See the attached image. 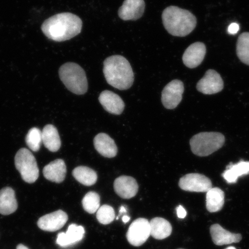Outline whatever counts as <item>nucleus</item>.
<instances>
[{"label":"nucleus","mask_w":249,"mask_h":249,"mask_svg":"<svg viewBox=\"0 0 249 249\" xmlns=\"http://www.w3.org/2000/svg\"><path fill=\"white\" fill-rule=\"evenodd\" d=\"M83 22L77 15L65 12L53 16L43 23L41 29L47 38L63 42L79 35Z\"/></svg>","instance_id":"nucleus-1"},{"label":"nucleus","mask_w":249,"mask_h":249,"mask_svg":"<svg viewBox=\"0 0 249 249\" xmlns=\"http://www.w3.org/2000/svg\"><path fill=\"white\" fill-rule=\"evenodd\" d=\"M104 75L108 85L120 90L130 88L134 82V73L128 61L122 55H112L104 62Z\"/></svg>","instance_id":"nucleus-2"},{"label":"nucleus","mask_w":249,"mask_h":249,"mask_svg":"<svg viewBox=\"0 0 249 249\" xmlns=\"http://www.w3.org/2000/svg\"><path fill=\"white\" fill-rule=\"evenodd\" d=\"M162 21L168 33L175 36H188L197 25V18L194 14L176 6H170L164 9Z\"/></svg>","instance_id":"nucleus-3"},{"label":"nucleus","mask_w":249,"mask_h":249,"mask_svg":"<svg viewBox=\"0 0 249 249\" xmlns=\"http://www.w3.org/2000/svg\"><path fill=\"white\" fill-rule=\"evenodd\" d=\"M62 82L71 92L76 95L85 94L88 90V81L85 70L74 62H67L59 70Z\"/></svg>","instance_id":"nucleus-4"},{"label":"nucleus","mask_w":249,"mask_h":249,"mask_svg":"<svg viewBox=\"0 0 249 249\" xmlns=\"http://www.w3.org/2000/svg\"><path fill=\"white\" fill-rule=\"evenodd\" d=\"M225 137L217 132H202L192 137L190 141L192 151L198 157H207L222 148Z\"/></svg>","instance_id":"nucleus-5"},{"label":"nucleus","mask_w":249,"mask_h":249,"mask_svg":"<svg viewBox=\"0 0 249 249\" xmlns=\"http://www.w3.org/2000/svg\"><path fill=\"white\" fill-rule=\"evenodd\" d=\"M16 168L25 182L33 183L38 179L39 169L35 157L26 148L18 150L15 158Z\"/></svg>","instance_id":"nucleus-6"},{"label":"nucleus","mask_w":249,"mask_h":249,"mask_svg":"<svg viewBox=\"0 0 249 249\" xmlns=\"http://www.w3.org/2000/svg\"><path fill=\"white\" fill-rule=\"evenodd\" d=\"M150 235L149 221L144 218H139L130 225L126 233V238L129 244L134 247H140L147 241Z\"/></svg>","instance_id":"nucleus-7"},{"label":"nucleus","mask_w":249,"mask_h":249,"mask_svg":"<svg viewBox=\"0 0 249 249\" xmlns=\"http://www.w3.org/2000/svg\"><path fill=\"white\" fill-rule=\"evenodd\" d=\"M179 188L183 191L191 192H207L213 188V183L208 177L202 174H186L179 181Z\"/></svg>","instance_id":"nucleus-8"},{"label":"nucleus","mask_w":249,"mask_h":249,"mask_svg":"<svg viewBox=\"0 0 249 249\" xmlns=\"http://www.w3.org/2000/svg\"><path fill=\"white\" fill-rule=\"evenodd\" d=\"M184 85L182 81L174 80L164 87L161 93V102L165 108L174 109L182 99Z\"/></svg>","instance_id":"nucleus-9"},{"label":"nucleus","mask_w":249,"mask_h":249,"mask_svg":"<svg viewBox=\"0 0 249 249\" xmlns=\"http://www.w3.org/2000/svg\"><path fill=\"white\" fill-rule=\"evenodd\" d=\"M197 89L205 95L214 94L222 91L224 88V82L222 77L213 70L206 71L205 76L199 81Z\"/></svg>","instance_id":"nucleus-10"},{"label":"nucleus","mask_w":249,"mask_h":249,"mask_svg":"<svg viewBox=\"0 0 249 249\" xmlns=\"http://www.w3.org/2000/svg\"><path fill=\"white\" fill-rule=\"evenodd\" d=\"M68 219L67 214L63 211L58 210L40 217L38 226L43 231L54 232L62 228Z\"/></svg>","instance_id":"nucleus-11"},{"label":"nucleus","mask_w":249,"mask_h":249,"mask_svg":"<svg viewBox=\"0 0 249 249\" xmlns=\"http://www.w3.org/2000/svg\"><path fill=\"white\" fill-rule=\"evenodd\" d=\"M206 46L202 42H195L190 45L183 55L182 60L185 66L194 69L203 61L206 54Z\"/></svg>","instance_id":"nucleus-12"},{"label":"nucleus","mask_w":249,"mask_h":249,"mask_svg":"<svg viewBox=\"0 0 249 249\" xmlns=\"http://www.w3.org/2000/svg\"><path fill=\"white\" fill-rule=\"evenodd\" d=\"M145 6L144 0H124L118 16L123 20H138L144 14Z\"/></svg>","instance_id":"nucleus-13"},{"label":"nucleus","mask_w":249,"mask_h":249,"mask_svg":"<svg viewBox=\"0 0 249 249\" xmlns=\"http://www.w3.org/2000/svg\"><path fill=\"white\" fill-rule=\"evenodd\" d=\"M114 191L120 197L132 198L138 194L139 185L136 180L132 177L121 176L115 180Z\"/></svg>","instance_id":"nucleus-14"},{"label":"nucleus","mask_w":249,"mask_h":249,"mask_svg":"<svg viewBox=\"0 0 249 249\" xmlns=\"http://www.w3.org/2000/svg\"><path fill=\"white\" fill-rule=\"evenodd\" d=\"M99 101L105 110L109 113L116 115L123 113L124 104L123 99L116 93L106 90L99 95Z\"/></svg>","instance_id":"nucleus-15"},{"label":"nucleus","mask_w":249,"mask_h":249,"mask_svg":"<svg viewBox=\"0 0 249 249\" xmlns=\"http://www.w3.org/2000/svg\"><path fill=\"white\" fill-rule=\"evenodd\" d=\"M85 234V230L83 226L71 224L66 232L58 233L56 242L61 247H68L82 241Z\"/></svg>","instance_id":"nucleus-16"},{"label":"nucleus","mask_w":249,"mask_h":249,"mask_svg":"<svg viewBox=\"0 0 249 249\" xmlns=\"http://www.w3.org/2000/svg\"><path fill=\"white\" fill-rule=\"evenodd\" d=\"M93 144L96 150L103 157L112 158L117 154L116 142L107 134L101 133L95 137Z\"/></svg>","instance_id":"nucleus-17"},{"label":"nucleus","mask_w":249,"mask_h":249,"mask_svg":"<svg viewBox=\"0 0 249 249\" xmlns=\"http://www.w3.org/2000/svg\"><path fill=\"white\" fill-rule=\"evenodd\" d=\"M210 232L214 244L218 246L238 243L242 239V235L239 233L230 232L218 224L211 227Z\"/></svg>","instance_id":"nucleus-18"},{"label":"nucleus","mask_w":249,"mask_h":249,"mask_svg":"<svg viewBox=\"0 0 249 249\" xmlns=\"http://www.w3.org/2000/svg\"><path fill=\"white\" fill-rule=\"evenodd\" d=\"M45 178L57 183L64 181L67 174V167L65 161L57 160L46 165L43 170Z\"/></svg>","instance_id":"nucleus-19"},{"label":"nucleus","mask_w":249,"mask_h":249,"mask_svg":"<svg viewBox=\"0 0 249 249\" xmlns=\"http://www.w3.org/2000/svg\"><path fill=\"white\" fill-rule=\"evenodd\" d=\"M18 209V202L13 189L6 187L0 191V214L8 215Z\"/></svg>","instance_id":"nucleus-20"},{"label":"nucleus","mask_w":249,"mask_h":249,"mask_svg":"<svg viewBox=\"0 0 249 249\" xmlns=\"http://www.w3.org/2000/svg\"><path fill=\"white\" fill-rule=\"evenodd\" d=\"M42 142L50 151L55 152L60 149L61 145L60 136L56 127L53 124H48L42 132Z\"/></svg>","instance_id":"nucleus-21"},{"label":"nucleus","mask_w":249,"mask_h":249,"mask_svg":"<svg viewBox=\"0 0 249 249\" xmlns=\"http://www.w3.org/2000/svg\"><path fill=\"white\" fill-rule=\"evenodd\" d=\"M249 174V161H241L238 163H230L222 176L228 183L237 182L239 177L248 175Z\"/></svg>","instance_id":"nucleus-22"},{"label":"nucleus","mask_w":249,"mask_h":249,"mask_svg":"<svg viewBox=\"0 0 249 249\" xmlns=\"http://www.w3.org/2000/svg\"><path fill=\"white\" fill-rule=\"evenodd\" d=\"M151 235L155 239H164L171 234L172 226L169 222L161 217H155L150 222Z\"/></svg>","instance_id":"nucleus-23"},{"label":"nucleus","mask_w":249,"mask_h":249,"mask_svg":"<svg viewBox=\"0 0 249 249\" xmlns=\"http://www.w3.org/2000/svg\"><path fill=\"white\" fill-rule=\"evenodd\" d=\"M225 204V193L218 188H211L207 192L206 207L210 213H217Z\"/></svg>","instance_id":"nucleus-24"},{"label":"nucleus","mask_w":249,"mask_h":249,"mask_svg":"<svg viewBox=\"0 0 249 249\" xmlns=\"http://www.w3.org/2000/svg\"><path fill=\"white\" fill-rule=\"evenodd\" d=\"M72 174L74 178L83 185L92 186L97 181V174L88 167H77L73 170Z\"/></svg>","instance_id":"nucleus-25"},{"label":"nucleus","mask_w":249,"mask_h":249,"mask_svg":"<svg viewBox=\"0 0 249 249\" xmlns=\"http://www.w3.org/2000/svg\"><path fill=\"white\" fill-rule=\"evenodd\" d=\"M236 54L243 63L249 65V33L239 36L236 43Z\"/></svg>","instance_id":"nucleus-26"},{"label":"nucleus","mask_w":249,"mask_h":249,"mask_svg":"<svg viewBox=\"0 0 249 249\" xmlns=\"http://www.w3.org/2000/svg\"><path fill=\"white\" fill-rule=\"evenodd\" d=\"M100 196L95 192L87 193L83 198L82 205L84 210L89 213H94L100 208Z\"/></svg>","instance_id":"nucleus-27"},{"label":"nucleus","mask_w":249,"mask_h":249,"mask_svg":"<svg viewBox=\"0 0 249 249\" xmlns=\"http://www.w3.org/2000/svg\"><path fill=\"white\" fill-rule=\"evenodd\" d=\"M26 144L31 150L38 152L42 142V132L37 127L31 128L26 138Z\"/></svg>","instance_id":"nucleus-28"},{"label":"nucleus","mask_w":249,"mask_h":249,"mask_svg":"<svg viewBox=\"0 0 249 249\" xmlns=\"http://www.w3.org/2000/svg\"><path fill=\"white\" fill-rule=\"evenodd\" d=\"M96 218L102 225H108L115 219V211L113 208L108 205H104L99 208L96 213Z\"/></svg>","instance_id":"nucleus-29"},{"label":"nucleus","mask_w":249,"mask_h":249,"mask_svg":"<svg viewBox=\"0 0 249 249\" xmlns=\"http://www.w3.org/2000/svg\"><path fill=\"white\" fill-rule=\"evenodd\" d=\"M239 30V25L236 23L230 24L228 28V33L231 35L237 34Z\"/></svg>","instance_id":"nucleus-30"},{"label":"nucleus","mask_w":249,"mask_h":249,"mask_svg":"<svg viewBox=\"0 0 249 249\" xmlns=\"http://www.w3.org/2000/svg\"><path fill=\"white\" fill-rule=\"evenodd\" d=\"M176 210L177 216H178L180 219H184L187 214L185 208L181 206V205H179V206L177 208Z\"/></svg>","instance_id":"nucleus-31"},{"label":"nucleus","mask_w":249,"mask_h":249,"mask_svg":"<svg viewBox=\"0 0 249 249\" xmlns=\"http://www.w3.org/2000/svg\"><path fill=\"white\" fill-rule=\"evenodd\" d=\"M130 218L128 216H127V215L124 216L123 217V222L124 223H126L129 222V221L130 220Z\"/></svg>","instance_id":"nucleus-32"},{"label":"nucleus","mask_w":249,"mask_h":249,"mask_svg":"<svg viewBox=\"0 0 249 249\" xmlns=\"http://www.w3.org/2000/svg\"><path fill=\"white\" fill-rule=\"evenodd\" d=\"M126 208H124V207L122 206L120 208V215H121V214H122L123 213H126Z\"/></svg>","instance_id":"nucleus-33"},{"label":"nucleus","mask_w":249,"mask_h":249,"mask_svg":"<svg viewBox=\"0 0 249 249\" xmlns=\"http://www.w3.org/2000/svg\"><path fill=\"white\" fill-rule=\"evenodd\" d=\"M17 249H29L28 248L26 247V246H24L22 244L18 245L17 247Z\"/></svg>","instance_id":"nucleus-34"},{"label":"nucleus","mask_w":249,"mask_h":249,"mask_svg":"<svg viewBox=\"0 0 249 249\" xmlns=\"http://www.w3.org/2000/svg\"><path fill=\"white\" fill-rule=\"evenodd\" d=\"M225 249H236L233 247H230L227 248Z\"/></svg>","instance_id":"nucleus-35"}]
</instances>
